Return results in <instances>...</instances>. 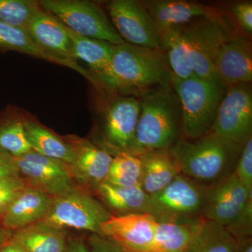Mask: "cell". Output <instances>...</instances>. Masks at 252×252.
Returning <instances> with one entry per match:
<instances>
[{"instance_id":"5b68a950","label":"cell","mask_w":252,"mask_h":252,"mask_svg":"<svg viewBox=\"0 0 252 252\" xmlns=\"http://www.w3.org/2000/svg\"><path fill=\"white\" fill-rule=\"evenodd\" d=\"M207 188L180 174L161 190L149 195V214L158 223L205 219Z\"/></svg>"},{"instance_id":"60d3db41","label":"cell","mask_w":252,"mask_h":252,"mask_svg":"<svg viewBox=\"0 0 252 252\" xmlns=\"http://www.w3.org/2000/svg\"><path fill=\"white\" fill-rule=\"evenodd\" d=\"M0 252H25L16 244L9 241L0 248Z\"/></svg>"},{"instance_id":"ffe728a7","label":"cell","mask_w":252,"mask_h":252,"mask_svg":"<svg viewBox=\"0 0 252 252\" xmlns=\"http://www.w3.org/2000/svg\"><path fill=\"white\" fill-rule=\"evenodd\" d=\"M160 34L172 28L185 26L197 18L211 16V9L195 1L152 0L142 1Z\"/></svg>"},{"instance_id":"6da1fadb","label":"cell","mask_w":252,"mask_h":252,"mask_svg":"<svg viewBox=\"0 0 252 252\" xmlns=\"http://www.w3.org/2000/svg\"><path fill=\"white\" fill-rule=\"evenodd\" d=\"M92 76L94 84L110 94L135 97L171 81V72L162 50L126 42L115 45L108 67Z\"/></svg>"},{"instance_id":"d6a6232c","label":"cell","mask_w":252,"mask_h":252,"mask_svg":"<svg viewBox=\"0 0 252 252\" xmlns=\"http://www.w3.org/2000/svg\"><path fill=\"white\" fill-rule=\"evenodd\" d=\"M233 174L247 190H252V137L244 144Z\"/></svg>"},{"instance_id":"1f68e13d","label":"cell","mask_w":252,"mask_h":252,"mask_svg":"<svg viewBox=\"0 0 252 252\" xmlns=\"http://www.w3.org/2000/svg\"><path fill=\"white\" fill-rule=\"evenodd\" d=\"M27 187L21 177H0V217Z\"/></svg>"},{"instance_id":"cb8c5ba5","label":"cell","mask_w":252,"mask_h":252,"mask_svg":"<svg viewBox=\"0 0 252 252\" xmlns=\"http://www.w3.org/2000/svg\"><path fill=\"white\" fill-rule=\"evenodd\" d=\"M160 37L162 51L172 77L186 79L195 76L187 24L167 30L160 34Z\"/></svg>"},{"instance_id":"4fadbf2b","label":"cell","mask_w":252,"mask_h":252,"mask_svg":"<svg viewBox=\"0 0 252 252\" xmlns=\"http://www.w3.org/2000/svg\"><path fill=\"white\" fill-rule=\"evenodd\" d=\"M157 225L149 213L112 215L102 224L101 232L126 252H157Z\"/></svg>"},{"instance_id":"9c48e42d","label":"cell","mask_w":252,"mask_h":252,"mask_svg":"<svg viewBox=\"0 0 252 252\" xmlns=\"http://www.w3.org/2000/svg\"><path fill=\"white\" fill-rule=\"evenodd\" d=\"M211 132L243 146L252 137V91L250 84L228 86Z\"/></svg>"},{"instance_id":"3957f363","label":"cell","mask_w":252,"mask_h":252,"mask_svg":"<svg viewBox=\"0 0 252 252\" xmlns=\"http://www.w3.org/2000/svg\"><path fill=\"white\" fill-rule=\"evenodd\" d=\"M243 147L210 131L193 140L181 137L170 149L182 174L210 186L233 173Z\"/></svg>"},{"instance_id":"7a4b0ae2","label":"cell","mask_w":252,"mask_h":252,"mask_svg":"<svg viewBox=\"0 0 252 252\" xmlns=\"http://www.w3.org/2000/svg\"><path fill=\"white\" fill-rule=\"evenodd\" d=\"M171 82V81H170ZM140 112L130 154L170 149L182 137L179 99L170 83L139 95Z\"/></svg>"},{"instance_id":"ab89813d","label":"cell","mask_w":252,"mask_h":252,"mask_svg":"<svg viewBox=\"0 0 252 252\" xmlns=\"http://www.w3.org/2000/svg\"><path fill=\"white\" fill-rule=\"evenodd\" d=\"M12 234L13 231L6 229L0 223V248L9 241Z\"/></svg>"},{"instance_id":"484cf974","label":"cell","mask_w":252,"mask_h":252,"mask_svg":"<svg viewBox=\"0 0 252 252\" xmlns=\"http://www.w3.org/2000/svg\"><path fill=\"white\" fill-rule=\"evenodd\" d=\"M26 137L32 151L45 157L59 159L69 165L72 162V147L64 137L34 121L24 120Z\"/></svg>"},{"instance_id":"f546056e","label":"cell","mask_w":252,"mask_h":252,"mask_svg":"<svg viewBox=\"0 0 252 252\" xmlns=\"http://www.w3.org/2000/svg\"><path fill=\"white\" fill-rule=\"evenodd\" d=\"M0 147L14 158L32 151L26 137L24 120L13 116L0 119Z\"/></svg>"},{"instance_id":"d4e9b609","label":"cell","mask_w":252,"mask_h":252,"mask_svg":"<svg viewBox=\"0 0 252 252\" xmlns=\"http://www.w3.org/2000/svg\"><path fill=\"white\" fill-rule=\"evenodd\" d=\"M205 219L158 223L157 252H185L205 223Z\"/></svg>"},{"instance_id":"836d02e7","label":"cell","mask_w":252,"mask_h":252,"mask_svg":"<svg viewBox=\"0 0 252 252\" xmlns=\"http://www.w3.org/2000/svg\"><path fill=\"white\" fill-rule=\"evenodd\" d=\"M226 230L235 239L248 238L252 235V198L249 200L243 213Z\"/></svg>"},{"instance_id":"74e56055","label":"cell","mask_w":252,"mask_h":252,"mask_svg":"<svg viewBox=\"0 0 252 252\" xmlns=\"http://www.w3.org/2000/svg\"><path fill=\"white\" fill-rule=\"evenodd\" d=\"M64 252H91L87 243L79 238H68Z\"/></svg>"},{"instance_id":"f1b7e54d","label":"cell","mask_w":252,"mask_h":252,"mask_svg":"<svg viewBox=\"0 0 252 252\" xmlns=\"http://www.w3.org/2000/svg\"><path fill=\"white\" fill-rule=\"evenodd\" d=\"M141 162L137 156L129 152H119L113 156L112 163L105 182L117 187L140 185Z\"/></svg>"},{"instance_id":"8fae6325","label":"cell","mask_w":252,"mask_h":252,"mask_svg":"<svg viewBox=\"0 0 252 252\" xmlns=\"http://www.w3.org/2000/svg\"><path fill=\"white\" fill-rule=\"evenodd\" d=\"M194 75L212 81H220L214 67V61L220 46L230 36L213 17L197 18L187 24Z\"/></svg>"},{"instance_id":"52a82bcc","label":"cell","mask_w":252,"mask_h":252,"mask_svg":"<svg viewBox=\"0 0 252 252\" xmlns=\"http://www.w3.org/2000/svg\"><path fill=\"white\" fill-rule=\"evenodd\" d=\"M112 214L94 194L78 188L55 198L49 211L39 222L60 229L74 228L102 235L101 228Z\"/></svg>"},{"instance_id":"e575fe53","label":"cell","mask_w":252,"mask_h":252,"mask_svg":"<svg viewBox=\"0 0 252 252\" xmlns=\"http://www.w3.org/2000/svg\"><path fill=\"white\" fill-rule=\"evenodd\" d=\"M232 11L243 31L248 36H251L252 34V1L236 3L232 6Z\"/></svg>"},{"instance_id":"9a60e30c","label":"cell","mask_w":252,"mask_h":252,"mask_svg":"<svg viewBox=\"0 0 252 252\" xmlns=\"http://www.w3.org/2000/svg\"><path fill=\"white\" fill-rule=\"evenodd\" d=\"M251 198L252 190H247L233 173L207 186L204 218L228 228L236 221Z\"/></svg>"},{"instance_id":"44dd1931","label":"cell","mask_w":252,"mask_h":252,"mask_svg":"<svg viewBox=\"0 0 252 252\" xmlns=\"http://www.w3.org/2000/svg\"><path fill=\"white\" fill-rule=\"evenodd\" d=\"M93 194L114 216L149 214V195L141 185L123 187L103 182Z\"/></svg>"},{"instance_id":"8992f818","label":"cell","mask_w":252,"mask_h":252,"mask_svg":"<svg viewBox=\"0 0 252 252\" xmlns=\"http://www.w3.org/2000/svg\"><path fill=\"white\" fill-rule=\"evenodd\" d=\"M41 8L79 35L107 41L114 45L125 42L103 9L86 0H43Z\"/></svg>"},{"instance_id":"83f0119b","label":"cell","mask_w":252,"mask_h":252,"mask_svg":"<svg viewBox=\"0 0 252 252\" xmlns=\"http://www.w3.org/2000/svg\"><path fill=\"white\" fill-rule=\"evenodd\" d=\"M236 239L223 225L205 220L185 252H235Z\"/></svg>"},{"instance_id":"f35d334b","label":"cell","mask_w":252,"mask_h":252,"mask_svg":"<svg viewBox=\"0 0 252 252\" xmlns=\"http://www.w3.org/2000/svg\"><path fill=\"white\" fill-rule=\"evenodd\" d=\"M235 252H252V238L236 239Z\"/></svg>"},{"instance_id":"603a6c76","label":"cell","mask_w":252,"mask_h":252,"mask_svg":"<svg viewBox=\"0 0 252 252\" xmlns=\"http://www.w3.org/2000/svg\"><path fill=\"white\" fill-rule=\"evenodd\" d=\"M68 231L37 222L13 231L10 241L25 252H64Z\"/></svg>"},{"instance_id":"4dcf8cb0","label":"cell","mask_w":252,"mask_h":252,"mask_svg":"<svg viewBox=\"0 0 252 252\" xmlns=\"http://www.w3.org/2000/svg\"><path fill=\"white\" fill-rule=\"evenodd\" d=\"M41 9L39 1L34 0H0V22L26 31Z\"/></svg>"},{"instance_id":"2e32d148","label":"cell","mask_w":252,"mask_h":252,"mask_svg":"<svg viewBox=\"0 0 252 252\" xmlns=\"http://www.w3.org/2000/svg\"><path fill=\"white\" fill-rule=\"evenodd\" d=\"M214 67L217 77L226 87L251 84L252 55L250 42L238 36L227 39L215 58Z\"/></svg>"},{"instance_id":"277c9868","label":"cell","mask_w":252,"mask_h":252,"mask_svg":"<svg viewBox=\"0 0 252 252\" xmlns=\"http://www.w3.org/2000/svg\"><path fill=\"white\" fill-rule=\"evenodd\" d=\"M170 81L180 102L182 137L193 140L208 133L226 86L195 76L180 79L171 75Z\"/></svg>"},{"instance_id":"d590c367","label":"cell","mask_w":252,"mask_h":252,"mask_svg":"<svg viewBox=\"0 0 252 252\" xmlns=\"http://www.w3.org/2000/svg\"><path fill=\"white\" fill-rule=\"evenodd\" d=\"M87 245L91 252H126L110 239L98 234H91Z\"/></svg>"},{"instance_id":"ba28073f","label":"cell","mask_w":252,"mask_h":252,"mask_svg":"<svg viewBox=\"0 0 252 252\" xmlns=\"http://www.w3.org/2000/svg\"><path fill=\"white\" fill-rule=\"evenodd\" d=\"M20 177L28 187L54 198H61L78 189L66 162L31 151L15 158Z\"/></svg>"},{"instance_id":"7402d4cb","label":"cell","mask_w":252,"mask_h":252,"mask_svg":"<svg viewBox=\"0 0 252 252\" xmlns=\"http://www.w3.org/2000/svg\"><path fill=\"white\" fill-rule=\"evenodd\" d=\"M0 50L18 51L37 59L44 60L49 62L70 68L85 77L94 84V79L92 74L79 65L76 61L62 59L46 52L34 43L27 31L8 26L1 22H0Z\"/></svg>"},{"instance_id":"5bb4252c","label":"cell","mask_w":252,"mask_h":252,"mask_svg":"<svg viewBox=\"0 0 252 252\" xmlns=\"http://www.w3.org/2000/svg\"><path fill=\"white\" fill-rule=\"evenodd\" d=\"M140 112V99L135 96H122L109 104L104 116L103 149L112 156L130 153Z\"/></svg>"},{"instance_id":"e0dca14e","label":"cell","mask_w":252,"mask_h":252,"mask_svg":"<svg viewBox=\"0 0 252 252\" xmlns=\"http://www.w3.org/2000/svg\"><path fill=\"white\" fill-rule=\"evenodd\" d=\"M26 31L34 43L46 52L75 61L67 28L52 15L41 9L32 18Z\"/></svg>"},{"instance_id":"ac0fdd59","label":"cell","mask_w":252,"mask_h":252,"mask_svg":"<svg viewBox=\"0 0 252 252\" xmlns=\"http://www.w3.org/2000/svg\"><path fill=\"white\" fill-rule=\"evenodd\" d=\"M137 157L142 170L140 185L149 195L160 191L182 174L180 162L170 149L148 151Z\"/></svg>"},{"instance_id":"4316f807","label":"cell","mask_w":252,"mask_h":252,"mask_svg":"<svg viewBox=\"0 0 252 252\" xmlns=\"http://www.w3.org/2000/svg\"><path fill=\"white\" fill-rule=\"evenodd\" d=\"M72 41L73 59H80L90 67L91 74L102 72L112 61L115 45L107 41L79 35L67 28Z\"/></svg>"},{"instance_id":"d6986e66","label":"cell","mask_w":252,"mask_h":252,"mask_svg":"<svg viewBox=\"0 0 252 252\" xmlns=\"http://www.w3.org/2000/svg\"><path fill=\"white\" fill-rule=\"evenodd\" d=\"M55 198L27 187L0 217L6 229L15 231L37 223L49 211Z\"/></svg>"},{"instance_id":"7c38bea8","label":"cell","mask_w":252,"mask_h":252,"mask_svg":"<svg viewBox=\"0 0 252 252\" xmlns=\"http://www.w3.org/2000/svg\"><path fill=\"white\" fill-rule=\"evenodd\" d=\"M64 138L72 147V160L68 167L73 181L78 188L94 193L105 182L113 156L87 139L74 135Z\"/></svg>"},{"instance_id":"8d00e7d4","label":"cell","mask_w":252,"mask_h":252,"mask_svg":"<svg viewBox=\"0 0 252 252\" xmlns=\"http://www.w3.org/2000/svg\"><path fill=\"white\" fill-rule=\"evenodd\" d=\"M0 177H20L15 158L0 147Z\"/></svg>"},{"instance_id":"30bf717a","label":"cell","mask_w":252,"mask_h":252,"mask_svg":"<svg viewBox=\"0 0 252 252\" xmlns=\"http://www.w3.org/2000/svg\"><path fill=\"white\" fill-rule=\"evenodd\" d=\"M111 22L125 42L162 50L161 37L143 2L113 0L107 4Z\"/></svg>"}]
</instances>
